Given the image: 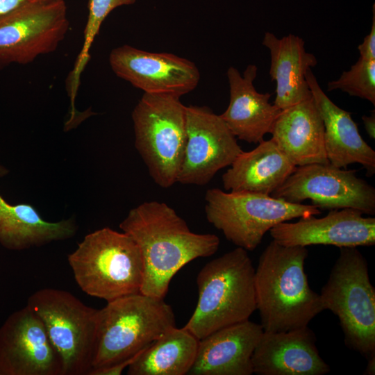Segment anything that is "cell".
Wrapping results in <instances>:
<instances>
[{"label":"cell","mask_w":375,"mask_h":375,"mask_svg":"<svg viewBox=\"0 0 375 375\" xmlns=\"http://www.w3.org/2000/svg\"><path fill=\"white\" fill-rule=\"evenodd\" d=\"M199 340L184 327L172 328L144 349L128 367V375H185L190 370Z\"/></svg>","instance_id":"obj_24"},{"label":"cell","mask_w":375,"mask_h":375,"mask_svg":"<svg viewBox=\"0 0 375 375\" xmlns=\"http://www.w3.org/2000/svg\"><path fill=\"white\" fill-rule=\"evenodd\" d=\"M136 0H89L88 17L84 30L82 49L67 79L70 102L74 103L80 85L81 75L90 60V50L100 27L110 12L117 7L131 5Z\"/></svg>","instance_id":"obj_25"},{"label":"cell","mask_w":375,"mask_h":375,"mask_svg":"<svg viewBox=\"0 0 375 375\" xmlns=\"http://www.w3.org/2000/svg\"><path fill=\"white\" fill-rule=\"evenodd\" d=\"M319 294L323 308L335 314L345 344L365 356H375V288L367 262L356 247H341Z\"/></svg>","instance_id":"obj_6"},{"label":"cell","mask_w":375,"mask_h":375,"mask_svg":"<svg viewBox=\"0 0 375 375\" xmlns=\"http://www.w3.org/2000/svg\"><path fill=\"white\" fill-rule=\"evenodd\" d=\"M271 134V139L294 166L329 163L324 126L312 96L282 110Z\"/></svg>","instance_id":"obj_20"},{"label":"cell","mask_w":375,"mask_h":375,"mask_svg":"<svg viewBox=\"0 0 375 375\" xmlns=\"http://www.w3.org/2000/svg\"><path fill=\"white\" fill-rule=\"evenodd\" d=\"M76 230L72 219L45 221L31 205H11L0 194V243L8 249L22 250L66 240Z\"/></svg>","instance_id":"obj_23"},{"label":"cell","mask_w":375,"mask_h":375,"mask_svg":"<svg viewBox=\"0 0 375 375\" xmlns=\"http://www.w3.org/2000/svg\"><path fill=\"white\" fill-rule=\"evenodd\" d=\"M6 173H7V170L4 167L0 166V176H3Z\"/></svg>","instance_id":"obj_31"},{"label":"cell","mask_w":375,"mask_h":375,"mask_svg":"<svg viewBox=\"0 0 375 375\" xmlns=\"http://www.w3.org/2000/svg\"><path fill=\"white\" fill-rule=\"evenodd\" d=\"M0 375H62L59 355L27 305L0 327Z\"/></svg>","instance_id":"obj_13"},{"label":"cell","mask_w":375,"mask_h":375,"mask_svg":"<svg viewBox=\"0 0 375 375\" xmlns=\"http://www.w3.org/2000/svg\"><path fill=\"white\" fill-rule=\"evenodd\" d=\"M254 273L247 251L240 247L207 262L197 274V303L183 327L201 340L249 319L256 310Z\"/></svg>","instance_id":"obj_3"},{"label":"cell","mask_w":375,"mask_h":375,"mask_svg":"<svg viewBox=\"0 0 375 375\" xmlns=\"http://www.w3.org/2000/svg\"><path fill=\"white\" fill-rule=\"evenodd\" d=\"M68 28L64 0H34L1 17L0 68L54 51Z\"/></svg>","instance_id":"obj_10"},{"label":"cell","mask_w":375,"mask_h":375,"mask_svg":"<svg viewBox=\"0 0 375 375\" xmlns=\"http://www.w3.org/2000/svg\"><path fill=\"white\" fill-rule=\"evenodd\" d=\"M40 1H51V0H40Z\"/></svg>","instance_id":"obj_32"},{"label":"cell","mask_w":375,"mask_h":375,"mask_svg":"<svg viewBox=\"0 0 375 375\" xmlns=\"http://www.w3.org/2000/svg\"><path fill=\"white\" fill-rule=\"evenodd\" d=\"M263 333L249 319L218 329L199 340L190 375H251V357Z\"/></svg>","instance_id":"obj_17"},{"label":"cell","mask_w":375,"mask_h":375,"mask_svg":"<svg viewBox=\"0 0 375 375\" xmlns=\"http://www.w3.org/2000/svg\"><path fill=\"white\" fill-rule=\"evenodd\" d=\"M262 44L270 53L269 75L276 83L274 104L284 110L312 97L306 76L317 60L306 51L303 40L292 34L278 38L265 32Z\"/></svg>","instance_id":"obj_21"},{"label":"cell","mask_w":375,"mask_h":375,"mask_svg":"<svg viewBox=\"0 0 375 375\" xmlns=\"http://www.w3.org/2000/svg\"><path fill=\"white\" fill-rule=\"evenodd\" d=\"M74 279L87 294L106 300L140 292L141 253L124 232L104 227L90 233L68 255Z\"/></svg>","instance_id":"obj_5"},{"label":"cell","mask_w":375,"mask_h":375,"mask_svg":"<svg viewBox=\"0 0 375 375\" xmlns=\"http://www.w3.org/2000/svg\"><path fill=\"white\" fill-rule=\"evenodd\" d=\"M272 197L301 203L309 199L318 208H353L363 214H375V189L356 175L330 163L296 167Z\"/></svg>","instance_id":"obj_11"},{"label":"cell","mask_w":375,"mask_h":375,"mask_svg":"<svg viewBox=\"0 0 375 375\" xmlns=\"http://www.w3.org/2000/svg\"><path fill=\"white\" fill-rule=\"evenodd\" d=\"M122 231L138 244L143 262L140 292L164 299L174 276L198 258L217 252L219 239L196 233L164 202L145 201L132 208L120 223Z\"/></svg>","instance_id":"obj_1"},{"label":"cell","mask_w":375,"mask_h":375,"mask_svg":"<svg viewBox=\"0 0 375 375\" xmlns=\"http://www.w3.org/2000/svg\"><path fill=\"white\" fill-rule=\"evenodd\" d=\"M257 72L253 64L247 67L243 75L234 67L228 69L230 101L219 115L236 138L250 144H258L271 133L282 110L269 102L270 93H260L255 88Z\"/></svg>","instance_id":"obj_18"},{"label":"cell","mask_w":375,"mask_h":375,"mask_svg":"<svg viewBox=\"0 0 375 375\" xmlns=\"http://www.w3.org/2000/svg\"><path fill=\"white\" fill-rule=\"evenodd\" d=\"M251 362L253 374L258 375H324L331 370L308 326L284 332L263 331Z\"/></svg>","instance_id":"obj_16"},{"label":"cell","mask_w":375,"mask_h":375,"mask_svg":"<svg viewBox=\"0 0 375 375\" xmlns=\"http://www.w3.org/2000/svg\"><path fill=\"white\" fill-rule=\"evenodd\" d=\"M174 326L164 299L138 292L108 301L99 310L91 370L136 356Z\"/></svg>","instance_id":"obj_4"},{"label":"cell","mask_w":375,"mask_h":375,"mask_svg":"<svg viewBox=\"0 0 375 375\" xmlns=\"http://www.w3.org/2000/svg\"><path fill=\"white\" fill-rule=\"evenodd\" d=\"M113 72L144 93L181 97L194 90L200 80L196 65L170 53H153L125 44L109 55Z\"/></svg>","instance_id":"obj_14"},{"label":"cell","mask_w":375,"mask_h":375,"mask_svg":"<svg viewBox=\"0 0 375 375\" xmlns=\"http://www.w3.org/2000/svg\"><path fill=\"white\" fill-rule=\"evenodd\" d=\"M177 95L144 93L132 112L135 146L158 186L176 183L186 141V106Z\"/></svg>","instance_id":"obj_7"},{"label":"cell","mask_w":375,"mask_h":375,"mask_svg":"<svg viewBox=\"0 0 375 375\" xmlns=\"http://www.w3.org/2000/svg\"><path fill=\"white\" fill-rule=\"evenodd\" d=\"M242 151L219 115L207 106H186V141L176 183L206 185Z\"/></svg>","instance_id":"obj_12"},{"label":"cell","mask_w":375,"mask_h":375,"mask_svg":"<svg viewBox=\"0 0 375 375\" xmlns=\"http://www.w3.org/2000/svg\"><path fill=\"white\" fill-rule=\"evenodd\" d=\"M294 166L272 140L242 151L222 175L226 191L271 195L294 172Z\"/></svg>","instance_id":"obj_22"},{"label":"cell","mask_w":375,"mask_h":375,"mask_svg":"<svg viewBox=\"0 0 375 375\" xmlns=\"http://www.w3.org/2000/svg\"><path fill=\"white\" fill-rule=\"evenodd\" d=\"M324 126V146L329 163L346 168L359 163L369 175L375 172V151L363 140L350 112L335 104L319 85L311 69L306 76Z\"/></svg>","instance_id":"obj_19"},{"label":"cell","mask_w":375,"mask_h":375,"mask_svg":"<svg viewBox=\"0 0 375 375\" xmlns=\"http://www.w3.org/2000/svg\"><path fill=\"white\" fill-rule=\"evenodd\" d=\"M328 91L340 90L350 96L369 101L375 105V60L359 58L339 78L328 83Z\"/></svg>","instance_id":"obj_26"},{"label":"cell","mask_w":375,"mask_h":375,"mask_svg":"<svg viewBox=\"0 0 375 375\" xmlns=\"http://www.w3.org/2000/svg\"><path fill=\"white\" fill-rule=\"evenodd\" d=\"M308 254L306 247L283 246L273 240L260 254L254 290L263 331L306 326L324 310L319 294L308 284L304 269Z\"/></svg>","instance_id":"obj_2"},{"label":"cell","mask_w":375,"mask_h":375,"mask_svg":"<svg viewBox=\"0 0 375 375\" xmlns=\"http://www.w3.org/2000/svg\"><path fill=\"white\" fill-rule=\"evenodd\" d=\"M34 0H0V18Z\"/></svg>","instance_id":"obj_28"},{"label":"cell","mask_w":375,"mask_h":375,"mask_svg":"<svg viewBox=\"0 0 375 375\" xmlns=\"http://www.w3.org/2000/svg\"><path fill=\"white\" fill-rule=\"evenodd\" d=\"M362 119L365 131L371 139L375 138V110L369 116L363 115Z\"/></svg>","instance_id":"obj_29"},{"label":"cell","mask_w":375,"mask_h":375,"mask_svg":"<svg viewBox=\"0 0 375 375\" xmlns=\"http://www.w3.org/2000/svg\"><path fill=\"white\" fill-rule=\"evenodd\" d=\"M42 321L59 355L62 375H88L94 351L99 310L71 292L42 288L26 304Z\"/></svg>","instance_id":"obj_9"},{"label":"cell","mask_w":375,"mask_h":375,"mask_svg":"<svg viewBox=\"0 0 375 375\" xmlns=\"http://www.w3.org/2000/svg\"><path fill=\"white\" fill-rule=\"evenodd\" d=\"M273 240L287 247L333 245L357 247L375 244V218L353 208L331 210L322 218L315 215L296 222H281L269 230Z\"/></svg>","instance_id":"obj_15"},{"label":"cell","mask_w":375,"mask_h":375,"mask_svg":"<svg viewBox=\"0 0 375 375\" xmlns=\"http://www.w3.org/2000/svg\"><path fill=\"white\" fill-rule=\"evenodd\" d=\"M358 49L360 58L367 60H375V7L373 5L372 24L370 32L367 35Z\"/></svg>","instance_id":"obj_27"},{"label":"cell","mask_w":375,"mask_h":375,"mask_svg":"<svg viewBox=\"0 0 375 375\" xmlns=\"http://www.w3.org/2000/svg\"><path fill=\"white\" fill-rule=\"evenodd\" d=\"M367 360V364L364 371V374L374 375L375 374V356H372Z\"/></svg>","instance_id":"obj_30"},{"label":"cell","mask_w":375,"mask_h":375,"mask_svg":"<svg viewBox=\"0 0 375 375\" xmlns=\"http://www.w3.org/2000/svg\"><path fill=\"white\" fill-rule=\"evenodd\" d=\"M205 201L208 222L226 240L247 251L257 248L265 234L276 225L321 214L312 204L250 192H225L217 188L206 191Z\"/></svg>","instance_id":"obj_8"}]
</instances>
